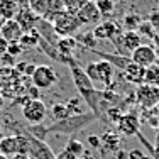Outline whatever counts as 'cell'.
I'll list each match as a JSON object with an SVG mask.
<instances>
[{"instance_id": "6da1fadb", "label": "cell", "mask_w": 159, "mask_h": 159, "mask_svg": "<svg viewBox=\"0 0 159 159\" xmlns=\"http://www.w3.org/2000/svg\"><path fill=\"white\" fill-rule=\"evenodd\" d=\"M51 24L59 37H75L81 29V22L78 20V17L68 12H61L59 16H56Z\"/></svg>"}, {"instance_id": "7a4b0ae2", "label": "cell", "mask_w": 159, "mask_h": 159, "mask_svg": "<svg viewBox=\"0 0 159 159\" xmlns=\"http://www.w3.org/2000/svg\"><path fill=\"white\" fill-rule=\"evenodd\" d=\"M46 115H48V108H46V103L41 98L39 100H29L22 107V117L31 125H39L46 119Z\"/></svg>"}, {"instance_id": "3957f363", "label": "cell", "mask_w": 159, "mask_h": 159, "mask_svg": "<svg viewBox=\"0 0 159 159\" xmlns=\"http://www.w3.org/2000/svg\"><path fill=\"white\" fill-rule=\"evenodd\" d=\"M31 81L36 88L39 90H49L54 86V83L58 81V76H56V71L52 70L48 64H41V66L36 68L34 75L31 76Z\"/></svg>"}, {"instance_id": "277c9868", "label": "cell", "mask_w": 159, "mask_h": 159, "mask_svg": "<svg viewBox=\"0 0 159 159\" xmlns=\"http://www.w3.org/2000/svg\"><path fill=\"white\" fill-rule=\"evenodd\" d=\"M68 68H70L71 78H73V83H75V86L78 88L80 95H83V93H86V92H90V90L95 88L93 81L88 78V75L85 73V68L80 66V63L76 61V59H75V61L71 63Z\"/></svg>"}, {"instance_id": "5b68a950", "label": "cell", "mask_w": 159, "mask_h": 159, "mask_svg": "<svg viewBox=\"0 0 159 159\" xmlns=\"http://www.w3.org/2000/svg\"><path fill=\"white\" fill-rule=\"evenodd\" d=\"M130 59L139 66L149 68L156 63L157 54H156V48L151 46V44H141L139 48H135L134 51L130 52Z\"/></svg>"}, {"instance_id": "8992f818", "label": "cell", "mask_w": 159, "mask_h": 159, "mask_svg": "<svg viewBox=\"0 0 159 159\" xmlns=\"http://www.w3.org/2000/svg\"><path fill=\"white\" fill-rule=\"evenodd\" d=\"M135 97H137V102L141 107L151 108V107L159 103V86L157 85H147V83L139 85Z\"/></svg>"}, {"instance_id": "52a82bcc", "label": "cell", "mask_w": 159, "mask_h": 159, "mask_svg": "<svg viewBox=\"0 0 159 159\" xmlns=\"http://www.w3.org/2000/svg\"><path fill=\"white\" fill-rule=\"evenodd\" d=\"M29 137V157L31 159H56V154L52 152V149L48 146L46 141L34 137L27 132Z\"/></svg>"}, {"instance_id": "ba28073f", "label": "cell", "mask_w": 159, "mask_h": 159, "mask_svg": "<svg viewBox=\"0 0 159 159\" xmlns=\"http://www.w3.org/2000/svg\"><path fill=\"white\" fill-rule=\"evenodd\" d=\"M76 17H78V20L81 22V25H98L102 20V14H100V10H98L97 3H93V2H86L85 5L80 9Z\"/></svg>"}, {"instance_id": "9c48e42d", "label": "cell", "mask_w": 159, "mask_h": 159, "mask_svg": "<svg viewBox=\"0 0 159 159\" xmlns=\"http://www.w3.org/2000/svg\"><path fill=\"white\" fill-rule=\"evenodd\" d=\"M139 127H141V122H139V117L135 113H124L122 119L117 122V130L120 134L127 135H137L139 134Z\"/></svg>"}, {"instance_id": "30bf717a", "label": "cell", "mask_w": 159, "mask_h": 159, "mask_svg": "<svg viewBox=\"0 0 159 159\" xmlns=\"http://www.w3.org/2000/svg\"><path fill=\"white\" fill-rule=\"evenodd\" d=\"M39 19L41 17L37 16L36 12H32L27 5L20 7V9H19V12H17V16H16V20L19 22V25L22 27V31H24V32L34 31V29H36V25H37V22H39Z\"/></svg>"}, {"instance_id": "8fae6325", "label": "cell", "mask_w": 159, "mask_h": 159, "mask_svg": "<svg viewBox=\"0 0 159 159\" xmlns=\"http://www.w3.org/2000/svg\"><path fill=\"white\" fill-rule=\"evenodd\" d=\"M22 27L19 25V22L16 19H12V20H5V24H3V27L0 29V36L3 37V39L7 41V43H19L22 37Z\"/></svg>"}, {"instance_id": "7c38bea8", "label": "cell", "mask_w": 159, "mask_h": 159, "mask_svg": "<svg viewBox=\"0 0 159 159\" xmlns=\"http://www.w3.org/2000/svg\"><path fill=\"white\" fill-rule=\"evenodd\" d=\"M97 71H98V81L105 86V88L113 90V66L108 61H97Z\"/></svg>"}, {"instance_id": "4fadbf2b", "label": "cell", "mask_w": 159, "mask_h": 159, "mask_svg": "<svg viewBox=\"0 0 159 159\" xmlns=\"http://www.w3.org/2000/svg\"><path fill=\"white\" fill-rule=\"evenodd\" d=\"M124 76L127 81L135 83V85H144V80H146V68L135 64L134 61L129 63V66L124 71Z\"/></svg>"}, {"instance_id": "5bb4252c", "label": "cell", "mask_w": 159, "mask_h": 159, "mask_svg": "<svg viewBox=\"0 0 159 159\" xmlns=\"http://www.w3.org/2000/svg\"><path fill=\"white\" fill-rule=\"evenodd\" d=\"M36 29H37L39 36L43 37L44 41H48L49 44L56 46V43H58L59 36L56 34V31H54V27H52V24H51V22L46 20V19H39V22H37Z\"/></svg>"}, {"instance_id": "9a60e30c", "label": "cell", "mask_w": 159, "mask_h": 159, "mask_svg": "<svg viewBox=\"0 0 159 159\" xmlns=\"http://www.w3.org/2000/svg\"><path fill=\"white\" fill-rule=\"evenodd\" d=\"M93 52H95L97 56H100L103 61H108L112 66H117L119 70H122V71H125V68L129 66V63L132 61L130 58H125V56L110 54V52H102V51H97V49H93Z\"/></svg>"}, {"instance_id": "2e32d148", "label": "cell", "mask_w": 159, "mask_h": 159, "mask_svg": "<svg viewBox=\"0 0 159 159\" xmlns=\"http://www.w3.org/2000/svg\"><path fill=\"white\" fill-rule=\"evenodd\" d=\"M120 44H122V48H125L129 52H132L135 48H139L142 44V36L137 31H125V32H122Z\"/></svg>"}, {"instance_id": "e0dca14e", "label": "cell", "mask_w": 159, "mask_h": 159, "mask_svg": "<svg viewBox=\"0 0 159 159\" xmlns=\"http://www.w3.org/2000/svg\"><path fill=\"white\" fill-rule=\"evenodd\" d=\"M64 12V3L63 0H44V16L41 19L52 22V19Z\"/></svg>"}, {"instance_id": "ac0fdd59", "label": "cell", "mask_w": 159, "mask_h": 159, "mask_svg": "<svg viewBox=\"0 0 159 159\" xmlns=\"http://www.w3.org/2000/svg\"><path fill=\"white\" fill-rule=\"evenodd\" d=\"M56 48L64 56H75V51L76 48H80V43L76 41V37H59Z\"/></svg>"}, {"instance_id": "d6986e66", "label": "cell", "mask_w": 159, "mask_h": 159, "mask_svg": "<svg viewBox=\"0 0 159 159\" xmlns=\"http://www.w3.org/2000/svg\"><path fill=\"white\" fill-rule=\"evenodd\" d=\"M102 147L108 151V152H117L120 149V135L113 130H107L102 135Z\"/></svg>"}, {"instance_id": "ffe728a7", "label": "cell", "mask_w": 159, "mask_h": 159, "mask_svg": "<svg viewBox=\"0 0 159 159\" xmlns=\"http://www.w3.org/2000/svg\"><path fill=\"white\" fill-rule=\"evenodd\" d=\"M20 5L16 0H0V17L5 19V20H12L16 19Z\"/></svg>"}, {"instance_id": "44dd1931", "label": "cell", "mask_w": 159, "mask_h": 159, "mask_svg": "<svg viewBox=\"0 0 159 159\" xmlns=\"http://www.w3.org/2000/svg\"><path fill=\"white\" fill-rule=\"evenodd\" d=\"M0 154L7 157H14L17 154V137L16 135H3L0 139Z\"/></svg>"}, {"instance_id": "7402d4cb", "label": "cell", "mask_w": 159, "mask_h": 159, "mask_svg": "<svg viewBox=\"0 0 159 159\" xmlns=\"http://www.w3.org/2000/svg\"><path fill=\"white\" fill-rule=\"evenodd\" d=\"M39 39H41L39 32H37V29H34V31H31V32L22 34V37H20L19 43H20V46L24 48V51H25V49H34V48L39 46Z\"/></svg>"}, {"instance_id": "603a6c76", "label": "cell", "mask_w": 159, "mask_h": 159, "mask_svg": "<svg viewBox=\"0 0 159 159\" xmlns=\"http://www.w3.org/2000/svg\"><path fill=\"white\" fill-rule=\"evenodd\" d=\"M117 3H119V0H98L97 7L100 10L102 17H112L117 9Z\"/></svg>"}, {"instance_id": "cb8c5ba5", "label": "cell", "mask_w": 159, "mask_h": 159, "mask_svg": "<svg viewBox=\"0 0 159 159\" xmlns=\"http://www.w3.org/2000/svg\"><path fill=\"white\" fill-rule=\"evenodd\" d=\"M51 117L54 122H61V120L70 119V112L66 108V103H54L51 105Z\"/></svg>"}, {"instance_id": "d4e9b609", "label": "cell", "mask_w": 159, "mask_h": 159, "mask_svg": "<svg viewBox=\"0 0 159 159\" xmlns=\"http://www.w3.org/2000/svg\"><path fill=\"white\" fill-rule=\"evenodd\" d=\"M66 108H68V112H70V115L71 117H75V115H83V98L81 97H73V98H70V100L66 102Z\"/></svg>"}, {"instance_id": "484cf974", "label": "cell", "mask_w": 159, "mask_h": 159, "mask_svg": "<svg viewBox=\"0 0 159 159\" xmlns=\"http://www.w3.org/2000/svg\"><path fill=\"white\" fill-rule=\"evenodd\" d=\"M141 24H142V17L139 14H127L122 20V25L125 31H137Z\"/></svg>"}, {"instance_id": "4316f807", "label": "cell", "mask_w": 159, "mask_h": 159, "mask_svg": "<svg viewBox=\"0 0 159 159\" xmlns=\"http://www.w3.org/2000/svg\"><path fill=\"white\" fill-rule=\"evenodd\" d=\"M75 37H76V41H78L80 44H81L83 48L92 49V51H93V48H95L97 44H98V41L95 39V36H93L92 31H90V32H81V34L78 32V36H75Z\"/></svg>"}, {"instance_id": "83f0119b", "label": "cell", "mask_w": 159, "mask_h": 159, "mask_svg": "<svg viewBox=\"0 0 159 159\" xmlns=\"http://www.w3.org/2000/svg\"><path fill=\"white\" fill-rule=\"evenodd\" d=\"M144 83H147V85H159V66L156 63L152 66L146 68V80H144Z\"/></svg>"}, {"instance_id": "f1b7e54d", "label": "cell", "mask_w": 159, "mask_h": 159, "mask_svg": "<svg viewBox=\"0 0 159 159\" xmlns=\"http://www.w3.org/2000/svg\"><path fill=\"white\" fill-rule=\"evenodd\" d=\"M86 2H88V0H63V3H64V12L76 16V14L80 12V9H81V7L85 5Z\"/></svg>"}, {"instance_id": "f546056e", "label": "cell", "mask_w": 159, "mask_h": 159, "mask_svg": "<svg viewBox=\"0 0 159 159\" xmlns=\"http://www.w3.org/2000/svg\"><path fill=\"white\" fill-rule=\"evenodd\" d=\"M66 151H70L71 154H75L76 157H80L81 154H85V147H83V142H80L78 139H70L66 142Z\"/></svg>"}, {"instance_id": "4dcf8cb0", "label": "cell", "mask_w": 159, "mask_h": 159, "mask_svg": "<svg viewBox=\"0 0 159 159\" xmlns=\"http://www.w3.org/2000/svg\"><path fill=\"white\" fill-rule=\"evenodd\" d=\"M105 115L108 117V120H110L112 124H115L117 125V122H119L120 119H122V110H120V107H108L107 110H105Z\"/></svg>"}, {"instance_id": "1f68e13d", "label": "cell", "mask_w": 159, "mask_h": 159, "mask_svg": "<svg viewBox=\"0 0 159 159\" xmlns=\"http://www.w3.org/2000/svg\"><path fill=\"white\" fill-rule=\"evenodd\" d=\"M137 32L141 36H147V37H156V29L149 24V20H142V24L139 25Z\"/></svg>"}, {"instance_id": "d6a6232c", "label": "cell", "mask_w": 159, "mask_h": 159, "mask_svg": "<svg viewBox=\"0 0 159 159\" xmlns=\"http://www.w3.org/2000/svg\"><path fill=\"white\" fill-rule=\"evenodd\" d=\"M27 7L39 17L44 16V0H27Z\"/></svg>"}, {"instance_id": "836d02e7", "label": "cell", "mask_w": 159, "mask_h": 159, "mask_svg": "<svg viewBox=\"0 0 159 159\" xmlns=\"http://www.w3.org/2000/svg\"><path fill=\"white\" fill-rule=\"evenodd\" d=\"M85 73L86 75H88V78L90 80H92V81H93V85H97V83H100V81H98V71H97V61L95 63H88V64H86V66H85Z\"/></svg>"}, {"instance_id": "e575fe53", "label": "cell", "mask_w": 159, "mask_h": 159, "mask_svg": "<svg viewBox=\"0 0 159 159\" xmlns=\"http://www.w3.org/2000/svg\"><path fill=\"white\" fill-rule=\"evenodd\" d=\"M92 32H93V36H95V39H97V41H103V39H108V36H107V29H105L103 22H100V24H98V25H95Z\"/></svg>"}, {"instance_id": "d590c367", "label": "cell", "mask_w": 159, "mask_h": 159, "mask_svg": "<svg viewBox=\"0 0 159 159\" xmlns=\"http://www.w3.org/2000/svg\"><path fill=\"white\" fill-rule=\"evenodd\" d=\"M7 52H9L10 56H14V58H19V56L24 52V48L20 46V43H9V49H7Z\"/></svg>"}, {"instance_id": "8d00e7d4", "label": "cell", "mask_w": 159, "mask_h": 159, "mask_svg": "<svg viewBox=\"0 0 159 159\" xmlns=\"http://www.w3.org/2000/svg\"><path fill=\"white\" fill-rule=\"evenodd\" d=\"M16 59L14 56H10L9 52H5L3 56H0V66H5V68H14L16 66Z\"/></svg>"}, {"instance_id": "74e56055", "label": "cell", "mask_w": 159, "mask_h": 159, "mask_svg": "<svg viewBox=\"0 0 159 159\" xmlns=\"http://www.w3.org/2000/svg\"><path fill=\"white\" fill-rule=\"evenodd\" d=\"M86 142H88V146L92 147V149H100L102 147V139L95 134H90L88 137H86Z\"/></svg>"}, {"instance_id": "f35d334b", "label": "cell", "mask_w": 159, "mask_h": 159, "mask_svg": "<svg viewBox=\"0 0 159 159\" xmlns=\"http://www.w3.org/2000/svg\"><path fill=\"white\" fill-rule=\"evenodd\" d=\"M127 159H151V157L146 156L141 149H132L127 152Z\"/></svg>"}, {"instance_id": "ab89813d", "label": "cell", "mask_w": 159, "mask_h": 159, "mask_svg": "<svg viewBox=\"0 0 159 159\" xmlns=\"http://www.w3.org/2000/svg\"><path fill=\"white\" fill-rule=\"evenodd\" d=\"M147 20H149V24L152 25L154 29H159V12H157V10L151 12L149 17H147Z\"/></svg>"}, {"instance_id": "60d3db41", "label": "cell", "mask_w": 159, "mask_h": 159, "mask_svg": "<svg viewBox=\"0 0 159 159\" xmlns=\"http://www.w3.org/2000/svg\"><path fill=\"white\" fill-rule=\"evenodd\" d=\"M25 95L29 97V100H39V98H41V95H39V88H36L34 85L27 90V93H25Z\"/></svg>"}, {"instance_id": "b9f144b4", "label": "cell", "mask_w": 159, "mask_h": 159, "mask_svg": "<svg viewBox=\"0 0 159 159\" xmlns=\"http://www.w3.org/2000/svg\"><path fill=\"white\" fill-rule=\"evenodd\" d=\"M56 159H78L75 154H71L70 151H66V149H63L59 154H56Z\"/></svg>"}, {"instance_id": "7bdbcfd3", "label": "cell", "mask_w": 159, "mask_h": 159, "mask_svg": "<svg viewBox=\"0 0 159 159\" xmlns=\"http://www.w3.org/2000/svg\"><path fill=\"white\" fill-rule=\"evenodd\" d=\"M36 68H37V64H34V63H27V66H25V71H24V76L31 78L32 75H34V71H36Z\"/></svg>"}, {"instance_id": "ee69618b", "label": "cell", "mask_w": 159, "mask_h": 159, "mask_svg": "<svg viewBox=\"0 0 159 159\" xmlns=\"http://www.w3.org/2000/svg\"><path fill=\"white\" fill-rule=\"evenodd\" d=\"M7 49H9V43H7L5 39H3L2 36H0V56H3L7 52Z\"/></svg>"}, {"instance_id": "f6af8a7d", "label": "cell", "mask_w": 159, "mask_h": 159, "mask_svg": "<svg viewBox=\"0 0 159 159\" xmlns=\"http://www.w3.org/2000/svg\"><path fill=\"white\" fill-rule=\"evenodd\" d=\"M115 157L117 159H127V152H125V151H122V149H119L115 152Z\"/></svg>"}, {"instance_id": "bcb514c9", "label": "cell", "mask_w": 159, "mask_h": 159, "mask_svg": "<svg viewBox=\"0 0 159 159\" xmlns=\"http://www.w3.org/2000/svg\"><path fill=\"white\" fill-rule=\"evenodd\" d=\"M3 105H5V102H3V97L0 95V110H2V108H3Z\"/></svg>"}, {"instance_id": "7dc6e473", "label": "cell", "mask_w": 159, "mask_h": 159, "mask_svg": "<svg viewBox=\"0 0 159 159\" xmlns=\"http://www.w3.org/2000/svg\"><path fill=\"white\" fill-rule=\"evenodd\" d=\"M16 2L19 3V5H22V3H25V5H27V0H16Z\"/></svg>"}, {"instance_id": "c3c4849f", "label": "cell", "mask_w": 159, "mask_h": 159, "mask_svg": "<svg viewBox=\"0 0 159 159\" xmlns=\"http://www.w3.org/2000/svg\"><path fill=\"white\" fill-rule=\"evenodd\" d=\"M3 24H5V19H2V17H0V29L3 27Z\"/></svg>"}, {"instance_id": "681fc988", "label": "cell", "mask_w": 159, "mask_h": 159, "mask_svg": "<svg viewBox=\"0 0 159 159\" xmlns=\"http://www.w3.org/2000/svg\"><path fill=\"white\" fill-rule=\"evenodd\" d=\"M2 130H3V129H2V125H0V139L3 137V132H2Z\"/></svg>"}, {"instance_id": "f907efd6", "label": "cell", "mask_w": 159, "mask_h": 159, "mask_svg": "<svg viewBox=\"0 0 159 159\" xmlns=\"http://www.w3.org/2000/svg\"><path fill=\"white\" fill-rule=\"evenodd\" d=\"M0 159H9L7 156H3V154H0Z\"/></svg>"}, {"instance_id": "816d5d0a", "label": "cell", "mask_w": 159, "mask_h": 159, "mask_svg": "<svg viewBox=\"0 0 159 159\" xmlns=\"http://www.w3.org/2000/svg\"><path fill=\"white\" fill-rule=\"evenodd\" d=\"M156 54H157V58H159V46H157V49H156Z\"/></svg>"}, {"instance_id": "f5cc1de1", "label": "cell", "mask_w": 159, "mask_h": 159, "mask_svg": "<svg viewBox=\"0 0 159 159\" xmlns=\"http://www.w3.org/2000/svg\"><path fill=\"white\" fill-rule=\"evenodd\" d=\"M88 2H93V3H97V2H98V0H88Z\"/></svg>"}, {"instance_id": "db71d44e", "label": "cell", "mask_w": 159, "mask_h": 159, "mask_svg": "<svg viewBox=\"0 0 159 159\" xmlns=\"http://www.w3.org/2000/svg\"><path fill=\"white\" fill-rule=\"evenodd\" d=\"M157 141H159V139H157Z\"/></svg>"}]
</instances>
